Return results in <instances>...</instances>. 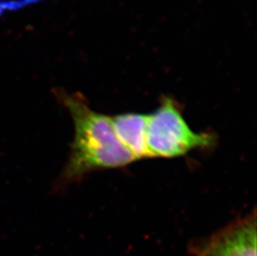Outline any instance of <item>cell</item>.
<instances>
[{
    "instance_id": "obj_4",
    "label": "cell",
    "mask_w": 257,
    "mask_h": 256,
    "mask_svg": "<svg viewBox=\"0 0 257 256\" xmlns=\"http://www.w3.org/2000/svg\"><path fill=\"white\" fill-rule=\"evenodd\" d=\"M111 119L117 138L135 160L153 157L147 140V115L130 112Z\"/></svg>"
},
{
    "instance_id": "obj_2",
    "label": "cell",
    "mask_w": 257,
    "mask_h": 256,
    "mask_svg": "<svg viewBox=\"0 0 257 256\" xmlns=\"http://www.w3.org/2000/svg\"><path fill=\"white\" fill-rule=\"evenodd\" d=\"M147 117V140L153 157H181L214 143L211 134L191 129L172 97H163L159 107Z\"/></svg>"
},
{
    "instance_id": "obj_1",
    "label": "cell",
    "mask_w": 257,
    "mask_h": 256,
    "mask_svg": "<svg viewBox=\"0 0 257 256\" xmlns=\"http://www.w3.org/2000/svg\"><path fill=\"white\" fill-rule=\"evenodd\" d=\"M55 96L70 113L74 139L70 155L56 182L57 190L97 170L125 167L136 161L119 140L110 116L93 111L83 95L56 90Z\"/></svg>"
},
{
    "instance_id": "obj_3",
    "label": "cell",
    "mask_w": 257,
    "mask_h": 256,
    "mask_svg": "<svg viewBox=\"0 0 257 256\" xmlns=\"http://www.w3.org/2000/svg\"><path fill=\"white\" fill-rule=\"evenodd\" d=\"M193 256H256V214L240 218L202 241L192 244Z\"/></svg>"
}]
</instances>
